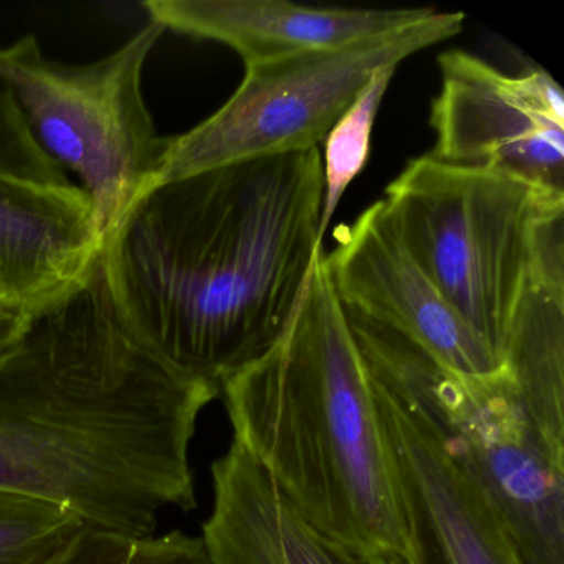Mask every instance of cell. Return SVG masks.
<instances>
[{
	"mask_svg": "<svg viewBox=\"0 0 564 564\" xmlns=\"http://www.w3.org/2000/svg\"><path fill=\"white\" fill-rule=\"evenodd\" d=\"M219 386L133 332L104 263L0 356V490L54 501L95 530L148 538L196 508L191 442Z\"/></svg>",
	"mask_w": 564,
	"mask_h": 564,
	"instance_id": "cell-1",
	"label": "cell"
},
{
	"mask_svg": "<svg viewBox=\"0 0 564 564\" xmlns=\"http://www.w3.org/2000/svg\"><path fill=\"white\" fill-rule=\"evenodd\" d=\"M318 148L171 181L101 253L118 308L177 371L223 386L285 335L323 250Z\"/></svg>",
	"mask_w": 564,
	"mask_h": 564,
	"instance_id": "cell-2",
	"label": "cell"
},
{
	"mask_svg": "<svg viewBox=\"0 0 564 564\" xmlns=\"http://www.w3.org/2000/svg\"><path fill=\"white\" fill-rule=\"evenodd\" d=\"M234 438L292 510L358 554L421 564L365 359L325 249L279 343L220 386Z\"/></svg>",
	"mask_w": 564,
	"mask_h": 564,
	"instance_id": "cell-3",
	"label": "cell"
},
{
	"mask_svg": "<svg viewBox=\"0 0 564 564\" xmlns=\"http://www.w3.org/2000/svg\"><path fill=\"white\" fill-rule=\"evenodd\" d=\"M379 203L419 269L505 366L531 296L564 286V193L425 154Z\"/></svg>",
	"mask_w": 564,
	"mask_h": 564,
	"instance_id": "cell-4",
	"label": "cell"
},
{
	"mask_svg": "<svg viewBox=\"0 0 564 564\" xmlns=\"http://www.w3.org/2000/svg\"><path fill=\"white\" fill-rule=\"evenodd\" d=\"M345 313L368 371L421 412L487 495L524 563L564 564V462L544 444L507 369L458 375L392 329Z\"/></svg>",
	"mask_w": 564,
	"mask_h": 564,
	"instance_id": "cell-5",
	"label": "cell"
},
{
	"mask_svg": "<svg viewBox=\"0 0 564 564\" xmlns=\"http://www.w3.org/2000/svg\"><path fill=\"white\" fill-rule=\"evenodd\" d=\"M163 32L150 21L113 54L82 65L45 57L34 35L0 48V80L42 150L80 180L105 243L153 189L170 143L143 94L144 65Z\"/></svg>",
	"mask_w": 564,
	"mask_h": 564,
	"instance_id": "cell-6",
	"label": "cell"
},
{
	"mask_svg": "<svg viewBox=\"0 0 564 564\" xmlns=\"http://www.w3.org/2000/svg\"><path fill=\"white\" fill-rule=\"evenodd\" d=\"M464 19L462 12H434L341 47L247 65L242 84L213 117L170 137L154 187L227 164L315 150L378 72L454 37Z\"/></svg>",
	"mask_w": 564,
	"mask_h": 564,
	"instance_id": "cell-7",
	"label": "cell"
},
{
	"mask_svg": "<svg viewBox=\"0 0 564 564\" xmlns=\"http://www.w3.org/2000/svg\"><path fill=\"white\" fill-rule=\"evenodd\" d=\"M429 156L507 171L564 193V98L544 70L507 75L462 51L438 57Z\"/></svg>",
	"mask_w": 564,
	"mask_h": 564,
	"instance_id": "cell-8",
	"label": "cell"
},
{
	"mask_svg": "<svg viewBox=\"0 0 564 564\" xmlns=\"http://www.w3.org/2000/svg\"><path fill=\"white\" fill-rule=\"evenodd\" d=\"M335 237L325 265L343 308L404 336L458 375L503 371L399 242L379 200Z\"/></svg>",
	"mask_w": 564,
	"mask_h": 564,
	"instance_id": "cell-9",
	"label": "cell"
},
{
	"mask_svg": "<svg viewBox=\"0 0 564 564\" xmlns=\"http://www.w3.org/2000/svg\"><path fill=\"white\" fill-rule=\"evenodd\" d=\"M369 372V371H368ZM421 564H527L487 495L421 412L369 372Z\"/></svg>",
	"mask_w": 564,
	"mask_h": 564,
	"instance_id": "cell-10",
	"label": "cell"
},
{
	"mask_svg": "<svg viewBox=\"0 0 564 564\" xmlns=\"http://www.w3.org/2000/svg\"><path fill=\"white\" fill-rule=\"evenodd\" d=\"M104 249L82 187L0 173V296L42 315L90 280Z\"/></svg>",
	"mask_w": 564,
	"mask_h": 564,
	"instance_id": "cell-11",
	"label": "cell"
},
{
	"mask_svg": "<svg viewBox=\"0 0 564 564\" xmlns=\"http://www.w3.org/2000/svg\"><path fill=\"white\" fill-rule=\"evenodd\" d=\"M141 6L164 31L227 45L246 67L388 34L435 12L316 9L282 0H148Z\"/></svg>",
	"mask_w": 564,
	"mask_h": 564,
	"instance_id": "cell-12",
	"label": "cell"
},
{
	"mask_svg": "<svg viewBox=\"0 0 564 564\" xmlns=\"http://www.w3.org/2000/svg\"><path fill=\"white\" fill-rule=\"evenodd\" d=\"M213 488L200 536L210 564H366L310 528L236 441L213 464Z\"/></svg>",
	"mask_w": 564,
	"mask_h": 564,
	"instance_id": "cell-13",
	"label": "cell"
},
{
	"mask_svg": "<svg viewBox=\"0 0 564 564\" xmlns=\"http://www.w3.org/2000/svg\"><path fill=\"white\" fill-rule=\"evenodd\" d=\"M505 369L544 444L564 460V286L531 296L505 351Z\"/></svg>",
	"mask_w": 564,
	"mask_h": 564,
	"instance_id": "cell-14",
	"label": "cell"
},
{
	"mask_svg": "<svg viewBox=\"0 0 564 564\" xmlns=\"http://www.w3.org/2000/svg\"><path fill=\"white\" fill-rule=\"evenodd\" d=\"M85 528L77 513L54 501L0 490V564H51Z\"/></svg>",
	"mask_w": 564,
	"mask_h": 564,
	"instance_id": "cell-15",
	"label": "cell"
},
{
	"mask_svg": "<svg viewBox=\"0 0 564 564\" xmlns=\"http://www.w3.org/2000/svg\"><path fill=\"white\" fill-rule=\"evenodd\" d=\"M394 72L395 68L378 72L326 137L325 160H322L323 207L322 219H319L322 240L325 239L326 229L346 189L368 163L376 115Z\"/></svg>",
	"mask_w": 564,
	"mask_h": 564,
	"instance_id": "cell-16",
	"label": "cell"
},
{
	"mask_svg": "<svg viewBox=\"0 0 564 564\" xmlns=\"http://www.w3.org/2000/svg\"><path fill=\"white\" fill-rule=\"evenodd\" d=\"M51 564H210L200 536L170 531L130 538L85 528L74 544Z\"/></svg>",
	"mask_w": 564,
	"mask_h": 564,
	"instance_id": "cell-17",
	"label": "cell"
},
{
	"mask_svg": "<svg viewBox=\"0 0 564 564\" xmlns=\"http://www.w3.org/2000/svg\"><path fill=\"white\" fill-rule=\"evenodd\" d=\"M35 315L28 308L0 296V356L11 351L31 328Z\"/></svg>",
	"mask_w": 564,
	"mask_h": 564,
	"instance_id": "cell-18",
	"label": "cell"
}]
</instances>
